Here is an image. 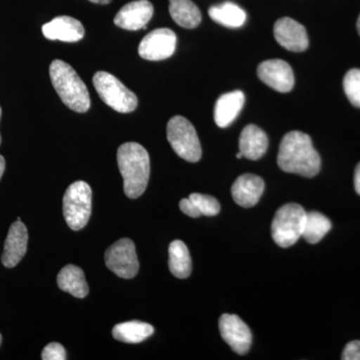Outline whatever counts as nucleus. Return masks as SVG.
<instances>
[{
    "label": "nucleus",
    "mask_w": 360,
    "mask_h": 360,
    "mask_svg": "<svg viewBox=\"0 0 360 360\" xmlns=\"http://www.w3.org/2000/svg\"><path fill=\"white\" fill-rule=\"evenodd\" d=\"M277 165L284 172L314 177L321 170V160L309 135L295 130L284 135L279 146Z\"/></svg>",
    "instance_id": "nucleus-1"
},
{
    "label": "nucleus",
    "mask_w": 360,
    "mask_h": 360,
    "mask_svg": "<svg viewBox=\"0 0 360 360\" xmlns=\"http://www.w3.org/2000/svg\"><path fill=\"white\" fill-rule=\"evenodd\" d=\"M117 163L127 198H139L148 187L150 160L146 149L136 142H127L117 150Z\"/></svg>",
    "instance_id": "nucleus-2"
},
{
    "label": "nucleus",
    "mask_w": 360,
    "mask_h": 360,
    "mask_svg": "<svg viewBox=\"0 0 360 360\" xmlns=\"http://www.w3.org/2000/svg\"><path fill=\"white\" fill-rule=\"evenodd\" d=\"M49 75L54 89L68 108L79 113L89 110V90L72 66L56 59L49 66Z\"/></svg>",
    "instance_id": "nucleus-3"
},
{
    "label": "nucleus",
    "mask_w": 360,
    "mask_h": 360,
    "mask_svg": "<svg viewBox=\"0 0 360 360\" xmlns=\"http://www.w3.org/2000/svg\"><path fill=\"white\" fill-rule=\"evenodd\" d=\"M307 212L297 203H288L277 210L271 224V234L274 243L281 248H288L302 238Z\"/></svg>",
    "instance_id": "nucleus-4"
},
{
    "label": "nucleus",
    "mask_w": 360,
    "mask_h": 360,
    "mask_svg": "<svg viewBox=\"0 0 360 360\" xmlns=\"http://www.w3.org/2000/svg\"><path fill=\"white\" fill-rule=\"evenodd\" d=\"M94 85L101 101L117 112L129 113L136 110L137 96L115 75L105 71L94 75Z\"/></svg>",
    "instance_id": "nucleus-5"
},
{
    "label": "nucleus",
    "mask_w": 360,
    "mask_h": 360,
    "mask_svg": "<svg viewBox=\"0 0 360 360\" xmlns=\"http://www.w3.org/2000/svg\"><path fill=\"white\" fill-rule=\"evenodd\" d=\"M63 217L72 231H80L87 224L91 214L92 191L86 182L75 181L63 196Z\"/></svg>",
    "instance_id": "nucleus-6"
},
{
    "label": "nucleus",
    "mask_w": 360,
    "mask_h": 360,
    "mask_svg": "<svg viewBox=\"0 0 360 360\" xmlns=\"http://www.w3.org/2000/svg\"><path fill=\"white\" fill-rule=\"evenodd\" d=\"M167 139L179 158L188 162H198L202 151L196 130L184 116H174L167 123Z\"/></svg>",
    "instance_id": "nucleus-7"
},
{
    "label": "nucleus",
    "mask_w": 360,
    "mask_h": 360,
    "mask_svg": "<svg viewBox=\"0 0 360 360\" xmlns=\"http://www.w3.org/2000/svg\"><path fill=\"white\" fill-rule=\"evenodd\" d=\"M105 264L116 276L122 278H134L139 269V258L134 241L122 238L106 250Z\"/></svg>",
    "instance_id": "nucleus-8"
},
{
    "label": "nucleus",
    "mask_w": 360,
    "mask_h": 360,
    "mask_svg": "<svg viewBox=\"0 0 360 360\" xmlns=\"http://www.w3.org/2000/svg\"><path fill=\"white\" fill-rule=\"evenodd\" d=\"M176 47V34L169 28H158L141 40L139 53L141 58L160 61L169 58Z\"/></svg>",
    "instance_id": "nucleus-9"
},
{
    "label": "nucleus",
    "mask_w": 360,
    "mask_h": 360,
    "mask_svg": "<svg viewBox=\"0 0 360 360\" xmlns=\"http://www.w3.org/2000/svg\"><path fill=\"white\" fill-rule=\"evenodd\" d=\"M219 331L225 342L238 354L250 352L252 335L250 328L240 317L234 314H222L219 319Z\"/></svg>",
    "instance_id": "nucleus-10"
},
{
    "label": "nucleus",
    "mask_w": 360,
    "mask_h": 360,
    "mask_svg": "<svg viewBox=\"0 0 360 360\" xmlns=\"http://www.w3.org/2000/svg\"><path fill=\"white\" fill-rule=\"evenodd\" d=\"M257 75L264 84L278 92H290L295 86L292 68L281 59H269L260 63Z\"/></svg>",
    "instance_id": "nucleus-11"
},
{
    "label": "nucleus",
    "mask_w": 360,
    "mask_h": 360,
    "mask_svg": "<svg viewBox=\"0 0 360 360\" xmlns=\"http://www.w3.org/2000/svg\"><path fill=\"white\" fill-rule=\"evenodd\" d=\"M274 37L279 45L295 52L307 51L309 41L304 26L290 18H281L274 27Z\"/></svg>",
    "instance_id": "nucleus-12"
},
{
    "label": "nucleus",
    "mask_w": 360,
    "mask_h": 360,
    "mask_svg": "<svg viewBox=\"0 0 360 360\" xmlns=\"http://www.w3.org/2000/svg\"><path fill=\"white\" fill-rule=\"evenodd\" d=\"M153 15V6L148 0H135L122 7L115 18V25L127 30L146 28Z\"/></svg>",
    "instance_id": "nucleus-13"
},
{
    "label": "nucleus",
    "mask_w": 360,
    "mask_h": 360,
    "mask_svg": "<svg viewBox=\"0 0 360 360\" xmlns=\"http://www.w3.org/2000/svg\"><path fill=\"white\" fill-rule=\"evenodd\" d=\"M28 232L25 224L20 221L14 222L9 229L4 251L2 253V264L7 269H13L20 264L27 250Z\"/></svg>",
    "instance_id": "nucleus-14"
},
{
    "label": "nucleus",
    "mask_w": 360,
    "mask_h": 360,
    "mask_svg": "<svg viewBox=\"0 0 360 360\" xmlns=\"http://www.w3.org/2000/svg\"><path fill=\"white\" fill-rule=\"evenodd\" d=\"M45 39L77 42L84 39V27L82 23L70 16H58L51 22L42 26Z\"/></svg>",
    "instance_id": "nucleus-15"
},
{
    "label": "nucleus",
    "mask_w": 360,
    "mask_h": 360,
    "mask_svg": "<svg viewBox=\"0 0 360 360\" xmlns=\"http://www.w3.org/2000/svg\"><path fill=\"white\" fill-rule=\"evenodd\" d=\"M264 186V179L257 175H240L231 187L232 198L243 207H252L262 198Z\"/></svg>",
    "instance_id": "nucleus-16"
},
{
    "label": "nucleus",
    "mask_w": 360,
    "mask_h": 360,
    "mask_svg": "<svg viewBox=\"0 0 360 360\" xmlns=\"http://www.w3.org/2000/svg\"><path fill=\"white\" fill-rule=\"evenodd\" d=\"M245 101V94L240 90L220 96L214 108V122L217 127L220 129L229 127L243 110Z\"/></svg>",
    "instance_id": "nucleus-17"
},
{
    "label": "nucleus",
    "mask_w": 360,
    "mask_h": 360,
    "mask_svg": "<svg viewBox=\"0 0 360 360\" xmlns=\"http://www.w3.org/2000/svg\"><path fill=\"white\" fill-rule=\"evenodd\" d=\"M269 148V139L265 132L255 124L243 129L239 137V151L243 158L250 160L262 158Z\"/></svg>",
    "instance_id": "nucleus-18"
},
{
    "label": "nucleus",
    "mask_w": 360,
    "mask_h": 360,
    "mask_svg": "<svg viewBox=\"0 0 360 360\" xmlns=\"http://www.w3.org/2000/svg\"><path fill=\"white\" fill-rule=\"evenodd\" d=\"M58 284L61 290L70 293L77 298H84L89 295V285L85 281L84 272L75 265H66L58 276Z\"/></svg>",
    "instance_id": "nucleus-19"
},
{
    "label": "nucleus",
    "mask_w": 360,
    "mask_h": 360,
    "mask_svg": "<svg viewBox=\"0 0 360 360\" xmlns=\"http://www.w3.org/2000/svg\"><path fill=\"white\" fill-rule=\"evenodd\" d=\"M169 13L181 27L191 30L201 22L200 8L191 0H169Z\"/></svg>",
    "instance_id": "nucleus-20"
},
{
    "label": "nucleus",
    "mask_w": 360,
    "mask_h": 360,
    "mask_svg": "<svg viewBox=\"0 0 360 360\" xmlns=\"http://www.w3.org/2000/svg\"><path fill=\"white\" fill-rule=\"evenodd\" d=\"M155 333L150 324L134 321L116 324L112 329V335L116 340L127 343H139L146 340Z\"/></svg>",
    "instance_id": "nucleus-21"
},
{
    "label": "nucleus",
    "mask_w": 360,
    "mask_h": 360,
    "mask_svg": "<svg viewBox=\"0 0 360 360\" xmlns=\"http://www.w3.org/2000/svg\"><path fill=\"white\" fill-rule=\"evenodd\" d=\"M169 269L172 274L177 278H187L191 274V255L186 243L181 240H174L170 243L169 250Z\"/></svg>",
    "instance_id": "nucleus-22"
},
{
    "label": "nucleus",
    "mask_w": 360,
    "mask_h": 360,
    "mask_svg": "<svg viewBox=\"0 0 360 360\" xmlns=\"http://www.w3.org/2000/svg\"><path fill=\"white\" fill-rule=\"evenodd\" d=\"M208 13L213 21L226 27H240L246 20L245 11L232 2H224L220 6L210 7Z\"/></svg>",
    "instance_id": "nucleus-23"
},
{
    "label": "nucleus",
    "mask_w": 360,
    "mask_h": 360,
    "mask_svg": "<svg viewBox=\"0 0 360 360\" xmlns=\"http://www.w3.org/2000/svg\"><path fill=\"white\" fill-rule=\"evenodd\" d=\"M331 229L330 220L321 212H307L302 238L311 245L319 243Z\"/></svg>",
    "instance_id": "nucleus-24"
},
{
    "label": "nucleus",
    "mask_w": 360,
    "mask_h": 360,
    "mask_svg": "<svg viewBox=\"0 0 360 360\" xmlns=\"http://www.w3.org/2000/svg\"><path fill=\"white\" fill-rule=\"evenodd\" d=\"M343 89L350 103L360 108V70L348 71L343 78Z\"/></svg>",
    "instance_id": "nucleus-25"
},
{
    "label": "nucleus",
    "mask_w": 360,
    "mask_h": 360,
    "mask_svg": "<svg viewBox=\"0 0 360 360\" xmlns=\"http://www.w3.org/2000/svg\"><path fill=\"white\" fill-rule=\"evenodd\" d=\"M188 198L195 205L201 215L214 217V215L219 214L220 212L219 202L212 196L193 193L189 195Z\"/></svg>",
    "instance_id": "nucleus-26"
},
{
    "label": "nucleus",
    "mask_w": 360,
    "mask_h": 360,
    "mask_svg": "<svg viewBox=\"0 0 360 360\" xmlns=\"http://www.w3.org/2000/svg\"><path fill=\"white\" fill-rule=\"evenodd\" d=\"M41 359L44 360H65V347L58 342H51L44 347Z\"/></svg>",
    "instance_id": "nucleus-27"
},
{
    "label": "nucleus",
    "mask_w": 360,
    "mask_h": 360,
    "mask_svg": "<svg viewBox=\"0 0 360 360\" xmlns=\"http://www.w3.org/2000/svg\"><path fill=\"white\" fill-rule=\"evenodd\" d=\"M342 360H360V340L350 341L342 352Z\"/></svg>",
    "instance_id": "nucleus-28"
},
{
    "label": "nucleus",
    "mask_w": 360,
    "mask_h": 360,
    "mask_svg": "<svg viewBox=\"0 0 360 360\" xmlns=\"http://www.w3.org/2000/svg\"><path fill=\"white\" fill-rule=\"evenodd\" d=\"M180 210L184 213V214L188 215V217H193V219H196V217H201L200 212H198V207H196L195 205L189 200V198H184V200H180L179 202Z\"/></svg>",
    "instance_id": "nucleus-29"
},
{
    "label": "nucleus",
    "mask_w": 360,
    "mask_h": 360,
    "mask_svg": "<svg viewBox=\"0 0 360 360\" xmlns=\"http://www.w3.org/2000/svg\"><path fill=\"white\" fill-rule=\"evenodd\" d=\"M354 188L357 194L360 195V162L357 165L354 172Z\"/></svg>",
    "instance_id": "nucleus-30"
},
{
    "label": "nucleus",
    "mask_w": 360,
    "mask_h": 360,
    "mask_svg": "<svg viewBox=\"0 0 360 360\" xmlns=\"http://www.w3.org/2000/svg\"><path fill=\"white\" fill-rule=\"evenodd\" d=\"M4 170H6V160H4V156L0 155V179L4 175Z\"/></svg>",
    "instance_id": "nucleus-31"
},
{
    "label": "nucleus",
    "mask_w": 360,
    "mask_h": 360,
    "mask_svg": "<svg viewBox=\"0 0 360 360\" xmlns=\"http://www.w3.org/2000/svg\"><path fill=\"white\" fill-rule=\"evenodd\" d=\"M89 1L94 2L97 4H108L111 0H89Z\"/></svg>",
    "instance_id": "nucleus-32"
},
{
    "label": "nucleus",
    "mask_w": 360,
    "mask_h": 360,
    "mask_svg": "<svg viewBox=\"0 0 360 360\" xmlns=\"http://www.w3.org/2000/svg\"><path fill=\"white\" fill-rule=\"evenodd\" d=\"M356 27H357V32H359V35H360V14H359V20H357Z\"/></svg>",
    "instance_id": "nucleus-33"
},
{
    "label": "nucleus",
    "mask_w": 360,
    "mask_h": 360,
    "mask_svg": "<svg viewBox=\"0 0 360 360\" xmlns=\"http://www.w3.org/2000/svg\"><path fill=\"white\" fill-rule=\"evenodd\" d=\"M236 158H238V160H239V158H243V153H241L240 151H239L238 155H236Z\"/></svg>",
    "instance_id": "nucleus-34"
},
{
    "label": "nucleus",
    "mask_w": 360,
    "mask_h": 360,
    "mask_svg": "<svg viewBox=\"0 0 360 360\" xmlns=\"http://www.w3.org/2000/svg\"><path fill=\"white\" fill-rule=\"evenodd\" d=\"M0 118H1V108H0ZM0 143H1V136H0Z\"/></svg>",
    "instance_id": "nucleus-35"
},
{
    "label": "nucleus",
    "mask_w": 360,
    "mask_h": 360,
    "mask_svg": "<svg viewBox=\"0 0 360 360\" xmlns=\"http://www.w3.org/2000/svg\"><path fill=\"white\" fill-rule=\"evenodd\" d=\"M1 342H2V336H1V335H0V345H1Z\"/></svg>",
    "instance_id": "nucleus-36"
}]
</instances>
